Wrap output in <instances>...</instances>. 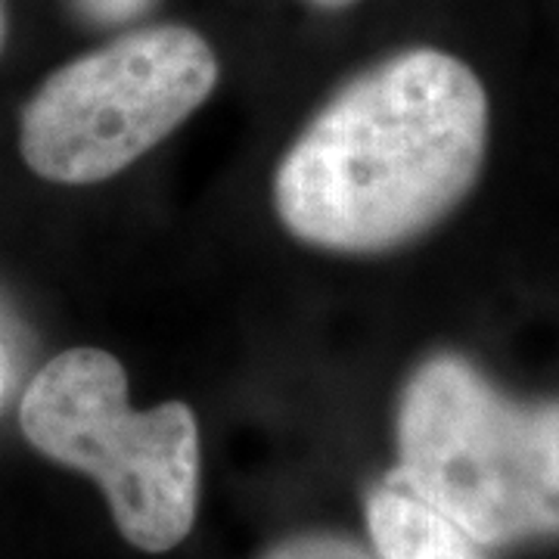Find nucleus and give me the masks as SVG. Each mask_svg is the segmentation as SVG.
<instances>
[{
  "mask_svg": "<svg viewBox=\"0 0 559 559\" xmlns=\"http://www.w3.org/2000/svg\"><path fill=\"white\" fill-rule=\"evenodd\" d=\"M399 460L401 479L481 547L559 535V399H510L439 352L401 389Z\"/></svg>",
  "mask_w": 559,
  "mask_h": 559,
  "instance_id": "nucleus-2",
  "label": "nucleus"
},
{
  "mask_svg": "<svg viewBox=\"0 0 559 559\" xmlns=\"http://www.w3.org/2000/svg\"><path fill=\"white\" fill-rule=\"evenodd\" d=\"M3 38H7V13H3V3H0V47H3Z\"/></svg>",
  "mask_w": 559,
  "mask_h": 559,
  "instance_id": "nucleus-9",
  "label": "nucleus"
},
{
  "mask_svg": "<svg viewBox=\"0 0 559 559\" xmlns=\"http://www.w3.org/2000/svg\"><path fill=\"white\" fill-rule=\"evenodd\" d=\"M485 153L479 75L414 47L355 75L305 124L280 162L274 205L305 246L380 255L448 218L473 193Z\"/></svg>",
  "mask_w": 559,
  "mask_h": 559,
  "instance_id": "nucleus-1",
  "label": "nucleus"
},
{
  "mask_svg": "<svg viewBox=\"0 0 559 559\" xmlns=\"http://www.w3.org/2000/svg\"><path fill=\"white\" fill-rule=\"evenodd\" d=\"M311 3H318L323 10H342V7H348V3H355V0H311Z\"/></svg>",
  "mask_w": 559,
  "mask_h": 559,
  "instance_id": "nucleus-8",
  "label": "nucleus"
},
{
  "mask_svg": "<svg viewBox=\"0 0 559 559\" xmlns=\"http://www.w3.org/2000/svg\"><path fill=\"white\" fill-rule=\"evenodd\" d=\"M72 7L94 25H121L143 16L153 0H72Z\"/></svg>",
  "mask_w": 559,
  "mask_h": 559,
  "instance_id": "nucleus-7",
  "label": "nucleus"
},
{
  "mask_svg": "<svg viewBox=\"0 0 559 559\" xmlns=\"http://www.w3.org/2000/svg\"><path fill=\"white\" fill-rule=\"evenodd\" d=\"M367 528L382 559H485L481 544L419 498L399 473L367 495Z\"/></svg>",
  "mask_w": 559,
  "mask_h": 559,
  "instance_id": "nucleus-5",
  "label": "nucleus"
},
{
  "mask_svg": "<svg viewBox=\"0 0 559 559\" xmlns=\"http://www.w3.org/2000/svg\"><path fill=\"white\" fill-rule=\"evenodd\" d=\"M44 457L97 481L128 544L165 554L190 535L200 503V429L187 404L131 411L119 358L69 348L40 367L20 407Z\"/></svg>",
  "mask_w": 559,
  "mask_h": 559,
  "instance_id": "nucleus-3",
  "label": "nucleus"
},
{
  "mask_svg": "<svg viewBox=\"0 0 559 559\" xmlns=\"http://www.w3.org/2000/svg\"><path fill=\"white\" fill-rule=\"evenodd\" d=\"M215 84L218 57L200 32H128L40 84L22 112V159L53 183H100L190 119Z\"/></svg>",
  "mask_w": 559,
  "mask_h": 559,
  "instance_id": "nucleus-4",
  "label": "nucleus"
},
{
  "mask_svg": "<svg viewBox=\"0 0 559 559\" xmlns=\"http://www.w3.org/2000/svg\"><path fill=\"white\" fill-rule=\"evenodd\" d=\"M259 559H382L373 547L336 532H305L277 540Z\"/></svg>",
  "mask_w": 559,
  "mask_h": 559,
  "instance_id": "nucleus-6",
  "label": "nucleus"
}]
</instances>
